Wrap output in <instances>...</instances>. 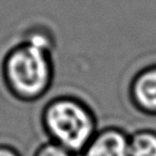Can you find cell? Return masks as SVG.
<instances>
[{
  "label": "cell",
  "mask_w": 156,
  "mask_h": 156,
  "mask_svg": "<svg viewBox=\"0 0 156 156\" xmlns=\"http://www.w3.org/2000/svg\"><path fill=\"white\" fill-rule=\"evenodd\" d=\"M0 80L10 96L34 103L46 96L54 85V39L44 29H29L3 52Z\"/></svg>",
  "instance_id": "obj_1"
},
{
  "label": "cell",
  "mask_w": 156,
  "mask_h": 156,
  "mask_svg": "<svg viewBox=\"0 0 156 156\" xmlns=\"http://www.w3.org/2000/svg\"><path fill=\"white\" fill-rule=\"evenodd\" d=\"M40 123L48 140L80 154L98 130L94 110L83 98L60 94L42 107Z\"/></svg>",
  "instance_id": "obj_2"
},
{
  "label": "cell",
  "mask_w": 156,
  "mask_h": 156,
  "mask_svg": "<svg viewBox=\"0 0 156 156\" xmlns=\"http://www.w3.org/2000/svg\"><path fill=\"white\" fill-rule=\"evenodd\" d=\"M128 100L137 111L156 117V63L136 72L128 83Z\"/></svg>",
  "instance_id": "obj_3"
},
{
  "label": "cell",
  "mask_w": 156,
  "mask_h": 156,
  "mask_svg": "<svg viewBox=\"0 0 156 156\" xmlns=\"http://www.w3.org/2000/svg\"><path fill=\"white\" fill-rule=\"evenodd\" d=\"M80 156H129V134L118 126L98 128Z\"/></svg>",
  "instance_id": "obj_4"
},
{
  "label": "cell",
  "mask_w": 156,
  "mask_h": 156,
  "mask_svg": "<svg viewBox=\"0 0 156 156\" xmlns=\"http://www.w3.org/2000/svg\"><path fill=\"white\" fill-rule=\"evenodd\" d=\"M129 156H156V130L142 128L129 134Z\"/></svg>",
  "instance_id": "obj_5"
},
{
  "label": "cell",
  "mask_w": 156,
  "mask_h": 156,
  "mask_svg": "<svg viewBox=\"0 0 156 156\" xmlns=\"http://www.w3.org/2000/svg\"><path fill=\"white\" fill-rule=\"evenodd\" d=\"M33 156H76L71 151L65 147L52 142V141H45L34 151Z\"/></svg>",
  "instance_id": "obj_6"
},
{
  "label": "cell",
  "mask_w": 156,
  "mask_h": 156,
  "mask_svg": "<svg viewBox=\"0 0 156 156\" xmlns=\"http://www.w3.org/2000/svg\"><path fill=\"white\" fill-rule=\"evenodd\" d=\"M0 156H20V154L10 145L0 144Z\"/></svg>",
  "instance_id": "obj_7"
}]
</instances>
